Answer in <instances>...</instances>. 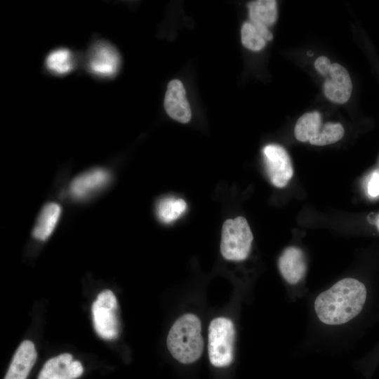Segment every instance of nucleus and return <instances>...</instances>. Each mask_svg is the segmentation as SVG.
<instances>
[{
    "label": "nucleus",
    "mask_w": 379,
    "mask_h": 379,
    "mask_svg": "<svg viewBox=\"0 0 379 379\" xmlns=\"http://www.w3.org/2000/svg\"><path fill=\"white\" fill-rule=\"evenodd\" d=\"M344 128L339 123H321V116L315 111L302 115L295 126V138L317 146L334 143L344 135Z\"/></svg>",
    "instance_id": "3"
},
{
    "label": "nucleus",
    "mask_w": 379,
    "mask_h": 379,
    "mask_svg": "<svg viewBox=\"0 0 379 379\" xmlns=\"http://www.w3.org/2000/svg\"><path fill=\"white\" fill-rule=\"evenodd\" d=\"M253 239L252 232L244 217L228 219L222 225L221 254L228 260H244L251 251Z\"/></svg>",
    "instance_id": "5"
},
{
    "label": "nucleus",
    "mask_w": 379,
    "mask_h": 379,
    "mask_svg": "<svg viewBox=\"0 0 379 379\" xmlns=\"http://www.w3.org/2000/svg\"><path fill=\"white\" fill-rule=\"evenodd\" d=\"M367 192L372 198L379 197V171H374L369 175Z\"/></svg>",
    "instance_id": "20"
},
{
    "label": "nucleus",
    "mask_w": 379,
    "mask_h": 379,
    "mask_svg": "<svg viewBox=\"0 0 379 379\" xmlns=\"http://www.w3.org/2000/svg\"><path fill=\"white\" fill-rule=\"evenodd\" d=\"M201 331V321L197 316L187 313L180 317L167 336L166 345L171 355L185 364L198 360L204 350Z\"/></svg>",
    "instance_id": "2"
},
{
    "label": "nucleus",
    "mask_w": 379,
    "mask_h": 379,
    "mask_svg": "<svg viewBox=\"0 0 379 379\" xmlns=\"http://www.w3.org/2000/svg\"><path fill=\"white\" fill-rule=\"evenodd\" d=\"M84 368L79 361H73L68 353L61 354L48 360L41 370L38 379H76Z\"/></svg>",
    "instance_id": "11"
},
{
    "label": "nucleus",
    "mask_w": 379,
    "mask_h": 379,
    "mask_svg": "<svg viewBox=\"0 0 379 379\" xmlns=\"http://www.w3.org/2000/svg\"><path fill=\"white\" fill-rule=\"evenodd\" d=\"M329 59L325 56H320L314 62V67L317 72L322 76L328 75L331 67Z\"/></svg>",
    "instance_id": "21"
},
{
    "label": "nucleus",
    "mask_w": 379,
    "mask_h": 379,
    "mask_svg": "<svg viewBox=\"0 0 379 379\" xmlns=\"http://www.w3.org/2000/svg\"><path fill=\"white\" fill-rule=\"evenodd\" d=\"M366 298L364 284L356 279L345 278L317 297L314 310L324 324L340 325L360 313Z\"/></svg>",
    "instance_id": "1"
},
{
    "label": "nucleus",
    "mask_w": 379,
    "mask_h": 379,
    "mask_svg": "<svg viewBox=\"0 0 379 379\" xmlns=\"http://www.w3.org/2000/svg\"><path fill=\"white\" fill-rule=\"evenodd\" d=\"M164 107L168 115L180 123H187L192 117L186 91L180 80L171 81L167 86L164 98Z\"/></svg>",
    "instance_id": "10"
},
{
    "label": "nucleus",
    "mask_w": 379,
    "mask_h": 379,
    "mask_svg": "<svg viewBox=\"0 0 379 379\" xmlns=\"http://www.w3.org/2000/svg\"><path fill=\"white\" fill-rule=\"evenodd\" d=\"M266 173L271 183L277 187H285L293 175L291 158L281 145L270 144L262 149Z\"/></svg>",
    "instance_id": "8"
},
{
    "label": "nucleus",
    "mask_w": 379,
    "mask_h": 379,
    "mask_svg": "<svg viewBox=\"0 0 379 379\" xmlns=\"http://www.w3.org/2000/svg\"><path fill=\"white\" fill-rule=\"evenodd\" d=\"M251 22L268 28L277 18V1L274 0H258L248 4Z\"/></svg>",
    "instance_id": "16"
},
{
    "label": "nucleus",
    "mask_w": 379,
    "mask_h": 379,
    "mask_svg": "<svg viewBox=\"0 0 379 379\" xmlns=\"http://www.w3.org/2000/svg\"><path fill=\"white\" fill-rule=\"evenodd\" d=\"M323 90L332 102L343 104L350 98L352 84L347 70L338 63H333Z\"/></svg>",
    "instance_id": "9"
},
{
    "label": "nucleus",
    "mask_w": 379,
    "mask_h": 379,
    "mask_svg": "<svg viewBox=\"0 0 379 379\" xmlns=\"http://www.w3.org/2000/svg\"><path fill=\"white\" fill-rule=\"evenodd\" d=\"M109 178V173L103 168L88 170L72 180L69 187V194L77 199L86 198L106 185Z\"/></svg>",
    "instance_id": "12"
},
{
    "label": "nucleus",
    "mask_w": 379,
    "mask_h": 379,
    "mask_svg": "<svg viewBox=\"0 0 379 379\" xmlns=\"http://www.w3.org/2000/svg\"><path fill=\"white\" fill-rule=\"evenodd\" d=\"M279 272L291 284L298 283L307 271V262L303 251L295 246L284 249L278 261Z\"/></svg>",
    "instance_id": "13"
},
{
    "label": "nucleus",
    "mask_w": 379,
    "mask_h": 379,
    "mask_svg": "<svg viewBox=\"0 0 379 379\" xmlns=\"http://www.w3.org/2000/svg\"><path fill=\"white\" fill-rule=\"evenodd\" d=\"M235 330L232 321L226 317L211 321L208 327L209 360L215 367H226L234 359Z\"/></svg>",
    "instance_id": "4"
},
{
    "label": "nucleus",
    "mask_w": 379,
    "mask_h": 379,
    "mask_svg": "<svg viewBox=\"0 0 379 379\" xmlns=\"http://www.w3.org/2000/svg\"><path fill=\"white\" fill-rule=\"evenodd\" d=\"M120 66V55L109 42L99 41L90 47L87 67L93 75L102 78L113 77L119 72Z\"/></svg>",
    "instance_id": "7"
},
{
    "label": "nucleus",
    "mask_w": 379,
    "mask_h": 379,
    "mask_svg": "<svg viewBox=\"0 0 379 379\" xmlns=\"http://www.w3.org/2000/svg\"><path fill=\"white\" fill-rule=\"evenodd\" d=\"M376 227H377V229L379 231V214H378V216H377V220H376Z\"/></svg>",
    "instance_id": "22"
},
{
    "label": "nucleus",
    "mask_w": 379,
    "mask_h": 379,
    "mask_svg": "<svg viewBox=\"0 0 379 379\" xmlns=\"http://www.w3.org/2000/svg\"><path fill=\"white\" fill-rule=\"evenodd\" d=\"M93 326L97 333L105 340L118 336L119 324L116 296L110 290L100 293L92 305Z\"/></svg>",
    "instance_id": "6"
},
{
    "label": "nucleus",
    "mask_w": 379,
    "mask_h": 379,
    "mask_svg": "<svg viewBox=\"0 0 379 379\" xmlns=\"http://www.w3.org/2000/svg\"><path fill=\"white\" fill-rule=\"evenodd\" d=\"M37 354L30 340H24L17 349L4 379H26Z\"/></svg>",
    "instance_id": "14"
},
{
    "label": "nucleus",
    "mask_w": 379,
    "mask_h": 379,
    "mask_svg": "<svg viewBox=\"0 0 379 379\" xmlns=\"http://www.w3.org/2000/svg\"><path fill=\"white\" fill-rule=\"evenodd\" d=\"M47 69L55 75L63 76L70 73L76 66L72 52L65 48L51 51L46 58Z\"/></svg>",
    "instance_id": "17"
},
{
    "label": "nucleus",
    "mask_w": 379,
    "mask_h": 379,
    "mask_svg": "<svg viewBox=\"0 0 379 379\" xmlns=\"http://www.w3.org/2000/svg\"><path fill=\"white\" fill-rule=\"evenodd\" d=\"M61 214L60 206L55 202L46 204L40 212L33 230L34 237L41 241L47 239L55 228Z\"/></svg>",
    "instance_id": "15"
},
{
    "label": "nucleus",
    "mask_w": 379,
    "mask_h": 379,
    "mask_svg": "<svg viewBox=\"0 0 379 379\" xmlns=\"http://www.w3.org/2000/svg\"><path fill=\"white\" fill-rule=\"evenodd\" d=\"M187 204L181 199L165 197L157 204V214L161 221L168 223L178 219L186 210Z\"/></svg>",
    "instance_id": "18"
},
{
    "label": "nucleus",
    "mask_w": 379,
    "mask_h": 379,
    "mask_svg": "<svg viewBox=\"0 0 379 379\" xmlns=\"http://www.w3.org/2000/svg\"><path fill=\"white\" fill-rule=\"evenodd\" d=\"M241 36L243 45L253 51L262 49L267 42L262 33L251 22L243 24Z\"/></svg>",
    "instance_id": "19"
}]
</instances>
